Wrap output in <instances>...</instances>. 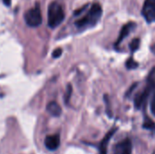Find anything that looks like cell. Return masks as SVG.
<instances>
[{
	"mask_svg": "<svg viewBox=\"0 0 155 154\" xmlns=\"http://www.w3.org/2000/svg\"><path fill=\"white\" fill-rule=\"evenodd\" d=\"M103 15L102 6L99 4H94L88 13L75 22V25L78 28L84 29L87 27H94L99 22Z\"/></svg>",
	"mask_w": 155,
	"mask_h": 154,
	"instance_id": "1",
	"label": "cell"
},
{
	"mask_svg": "<svg viewBox=\"0 0 155 154\" xmlns=\"http://www.w3.org/2000/svg\"><path fill=\"white\" fill-rule=\"evenodd\" d=\"M116 131H117V128L114 127V128L111 129L106 133V135L104 137V139L102 140V142H101V143L99 145V152H100V154H107V149H108L109 142L112 139V137L114 135V133H116Z\"/></svg>",
	"mask_w": 155,
	"mask_h": 154,
	"instance_id": "7",
	"label": "cell"
},
{
	"mask_svg": "<svg viewBox=\"0 0 155 154\" xmlns=\"http://www.w3.org/2000/svg\"><path fill=\"white\" fill-rule=\"evenodd\" d=\"M45 146L50 151H55L60 146V136L58 134L49 135L45 139Z\"/></svg>",
	"mask_w": 155,
	"mask_h": 154,
	"instance_id": "8",
	"label": "cell"
},
{
	"mask_svg": "<svg viewBox=\"0 0 155 154\" xmlns=\"http://www.w3.org/2000/svg\"><path fill=\"white\" fill-rule=\"evenodd\" d=\"M25 24L30 27H37L42 24V14L39 4H35V5L30 9H28L24 15Z\"/></svg>",
	"mask_w": 155,
	"mask_h": 154,
	"instance_id": "4",
	"label": "cell"
},
{
	"mask_svg": "<svg viewBox=\"0 0 155 154\" xmlns=\"http://www.w3.org/2000/svg\"><path fill=\"white\" fill-rule=\"evenodd\" d=\"M142 14L147 23L155 22V0H145Z\"/></svg>",
	"mask_w": 155,
	"mask_h": 154,
	"instance_id": "5",
	"label": "cell"
},
{
	"mask_svg": "<svg viewBox=\"0 0 155 154\" xmlns=\"http://www.w3.org/2000/svg\"><path fill=\"white\" fill-rule=\"evenodd\" d=\"M62 53H63V50H62L61 48H57V49H55V50L53 52V54H52V55H53L54 58H58V57L61 56Z\"/></svg>",
	"mask_w": 155,
	"mask_h": 154,
	"instance_id": "16",
	"label": "cell"
},
{
	"mask_svg": "<svg viewBox=\"0 0 155 154\" xmlns=\"http://www.w3.org/2000/svg\"><path fill=\"white\" fill-rule=\"evenodd\" d=\"M143 128L148 131L153 132L155 134V123L148 116H144V120L143 123Z\"/></svg>",
	"mask_w": 155,
	"mask_h": 154,
	"instance_id": "11",
	"label": "cell"
},
{
	"mask_svg": "<svg viewBox=\"0 0 155 154\" xmlns=\"http://www.w3.org/2000/svg\"><path fill=\"white\" fill-rule=\"evenodd\" d=\"M151 51L153 52V54H155V44H153L151 46Z\"/></svg>",
	"mask_w": 155,
	"mask_h": 154,
	"instance_id": "19",
	"label": "cell"
},
{
	"mask_svg": "<svg viewBox=\"0 0 155 154\" xmlns=\"http://www.w3.org/2000/svg\"><path fill=\"white\" fill-rule=\"evenodd\" d=\"M132 142L129 139H125L115 145L114 152V154H132Z\"/></svg>",
	"mask_w": 155,
	"mask_h": 154,
	"instance_id": "6",
	"label": "cell"
},
{
	"mask_svg": "<svg viewBox=\"0 0 155 154\" xmlns=\"http://www.w3.org/2000/svg\"><path fill=\"white\" fill-rule=\"evenodd\" d=\"M134 27H135V23H134V22H129L126 25H124L123 26L121 32H120V34H119V37H118L116 43H115V45L116 46L119 45L123 42V40L130 34V33L134 30Z\"/></svg>",
	"mask_w": 155,
	"mask_h": 154,
	"instance_id": "9",
	"label": "cell"
},
{
	"mask_svg": "<svg viewBox=\"0 0 155 154\" xmlns=\"http://www.w3.org/2000/svg\"><path fill=\"white\" fill-rule=\"evenodd\" d=\"M155 89V67L152 69L147 78V84L134 98V106L136 109H141L145 103L151 93Z\"/></svg>",
	"mask_w": 155,
	"mask_h": 154,
	"instance_id": "2",
	"label": "cell"
},
{
	"mask_svg": "<svg viewBox=\"0 0 155 154\" xmlns=\"http://www.w3.org/2000/svg\"><path fill=\"white\" fill-rule=\"evenodd\" d=\"M125 65H126V68H127V69L133 70V69H135V68L138 67V63H136V62L131 57V58H129V59L127 60Z\"/></svg>",
	"mask_w": 155,
	"mask_h": 154,
	"instance_id": "12",
	"label": "cell"
},
{
	"mask_svg": "<svg viewBox=\"0 0 155 154\" xmlns=\"http://www.w3.org/2000/svg\"><path fill=\"white\" fill-rule=\"evenodd\" d=\"M153 154H155V152H153Z\"/></svg>",
	"mask_w": 155,
	"mask_h": 154,
	"instance_id": "20",
	"label": "cell"
},
{
	"mask_svg": "<svg viewBox=\"0 0 155 154\" xmlns=\"http://www.w3.org/2000/svg\"><path fill=\"white\" fill-rule=\"evenodd\" d=\"M130 49H131V51L134 53V52H135L138 48H139V46H140V39L139 38H135V39H134L131 43H130Z\"/></svg>",
	"mask_w": 155,
	"mask_h": 154,
	"instance_id": "13",
	"label": "cell"
},
{
	"mask_svg": "<svg viewBox=\"0 0 155 154\" xmlns=\"http://www.w3.org/2000/svg\"><path fill=\"white\" fill-rule=\"evenodd\" d=\"M72 91H73V89H72L71 84H68L67 89H66V93H65V95H64V101H65L66 103H68V102L70 100V97H71V94H72Z\"/></svg>",
	"mask_w": 155,
	"mask_h": 154,
	"instance_id": "15",
	"label": "cell"
},
{
	"mask_svg": "<svg viewBox=\"0 0 155 154\" xmlns=\"http://www.w3.org/2000/svg\"><path fill=\"white\" fill-rule=\"evenodd\" d=\"M46 109H47V112H48L51 115H53V116H54V117H58V116H60L61 113H62V109H61L60 105H59L57 103H55V102H51V103H49L47 104Z\"/></svg>",
	"mask_w": 155,
	"mask_h": 154,
	"instance_id": "10",
	"label": "cell"
},
{
	"mask_svg": "<svg viewBox=\"0 0 155 154\" xmlns=\"http://www.w3.org/2000/svg\"><path fill=\"white\" fill-rule=\"evenodd\" d=\"M151 112L155 116V93L152 98V101H151Z\"/></svg>",
	"mask_w": 155,
	"mask_h": 154,
	"instance_id": "17",
	"label": "cell"
},
{
	"mask_svg": "<svg viewBox=\"0 0 155 154\" xmlns=\"http://www.w3.org/2000/svg\"><path fill=\"white\" fill-rule=\"evenodd\" d=\"M64 19V12L63 6L57 3L53 2L48 6L47 12V25L51 28H55L60 25Z\"/></svg>",
	"mask_w": 155,
	"mask_h": 154,
	"instance_id": "3",
	"label": "cell"
},
{
	"mask_svg": "<svg viewBox=\"0 0 155 154\" xmlns=\"http://www.w3.org/2000/svg\"><path fill=\"white\" fill-rule=\"evenodd\" d=\"M104 103H105V106H106V113L107 114L112 117V112H111V107H110V101H109V97L107 94H105L104 96Z\"/></svg>",
	"mask_w": 155,
	"mask_h": 154,
	"instance_id": "14",
	"label": "cell"
},
{
	"mask_svg": "<svg viewBox=\"0 0 155 154\" xmlns=\"http://www.w3.org/2000/svg\"><path fill=\"white\" fill-rule=\"evenodd\" d=\"M3 2H4L5 5H7V6H9V5H11V0H3Z\"/></svg>",
	"mask_w": 155,
	"mask_h": 154,
	"instance_id": "18",
	"label": "cell"
}]
</instances>
